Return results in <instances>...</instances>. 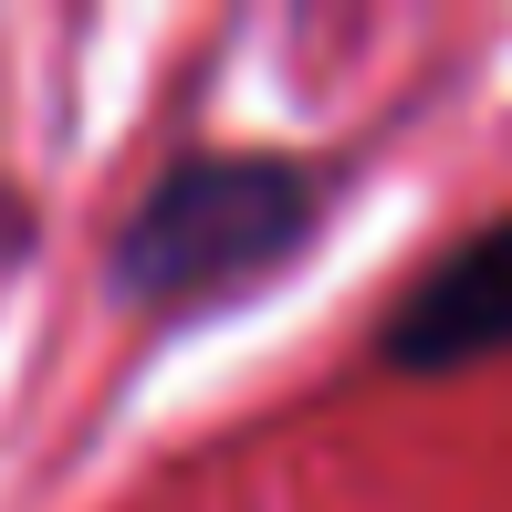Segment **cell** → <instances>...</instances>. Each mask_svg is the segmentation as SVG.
Masks as SVG:
<instances>
[{
    "label": "cell",
    "instance_id": "6da1fadb",
    "mask_svg": "<svg viewBox=\"0 0 512 512\" xmlns=\"http://www.w3.org/2000/svg\"><path fill=\"white\" fill-rule=\"evenodd\" d=\"M115 512H512V335L272 408Z\"/></svg>",
    "mask_w": 512,
    "mask_h": 512
}]
</instances>
